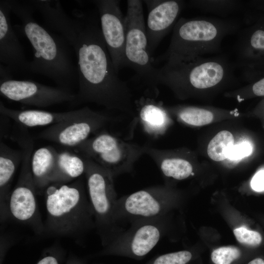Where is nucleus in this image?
Wrapping results in <instances>:
<instances>
[{
    "label": "nucleus",
    "mask_w": 264,
    "mask_h": 264,
    "mask_svg": "<svg viewBox=\"0 0 264 264\" xmlns=\"http://www.w3.org/2000/svg\"><path fill=\"white\" fill-rule=\"evenodd\" d=\"M134 105L138 116L135 118H138L147 132L155 136L164 132L168 117L162 104L154 99L142 97L134 101Z\"/></svg>",
    "instance_id": "nucleus-20"
},
{
    "label": "nucleus",
    "mask_w": 264,
    "mask_h": 264,
    "mask_svg": "<svg viewBox=\"0 0 264 264\" xmlns=\"http://www.w3.org/2000/svg\"><path fill=\"white\" fill-rule=\"evenodd\" d=\"M143 1H127L125 54L127 66L133 69L148 88L157 89L158 68L153 64L148 49V40Z\"/></svg>",
    "instance_id": "nucleus-9"
},
{
    "label": "nucleus",
    "mask_w": 264,
    "mask_h": 264,
    "mask_svg": "<svg viewBox=\"0 0 264 264\" xmlns=\"http://www.w3.org/2000/svg\"><path fill=\"white\" fill-rule=\"evenodd\" d=\"M109 171L114 177L131 173L145 154V146L125 140L104 130L74 148Z\"/></svg>",
    "instance_id": "nucleus-7"
},
{
    "label": "nucleus",
    "mask_w": 264,
    "mask_h": 264,
    "mask_svg": "<svg viewBox=\"0 0 264 264\" xmlns=\"http://www.w3.org/2000/svg\"><path fill=\"white\" fill-rule=\"evenodd\" d=\"M118 119L87 107L83 114L49 126L39 133L37 138L74 148Z\"/></svg>",
    "instance_id": "nucleus-12"
},
{
    "label": "nucleus",
    "mask_w": 264,
    "mask_h": 264,
    "mask_svg": "<svg viewBox=\"0 0 264 264\" xmlns=\"http://www.w3.org/2000/svg\"><path fill=\"white\" fill-rule=\"evenodd\" d=\"M9 0L0 1V61L11 73L28 72V61L12 28Z\"/></svg>",
    "instance_id": "nucleus-16"
},
{
    "label": "nucleus",
    "mask_w": 264,
    "mask_h": 264,
    "mask_svg": "<svg viewBox=\"0 0 264 264\" xmlns=\"http://www.w3.org/2000/svg\"><path fill=\"white\" fill-rule=\"evenodd\" d=\"M238 20L219 17H181L175 24L169 45L160 61L174 64L188 62L219 53L221 43L240 30Z\"/></svg>",
    "instance_id": "nucleus-3"
},
{
    "label": "nucleus",
    "mask_w": 264,
    "mask_h": 264,
    "mask_svg": "<svg viewBox=\"0 0 264 264\" xmlns=\"http://www.w3.org/2000/svg\"><path fill=\"white\" fill-rule=\"evenodd\" d=\"M92 2L97 8L102 33L114 67L118 73L120 69L127 66L125 17L120 8V1L95 0Z\"/></svg>",
    "instance_id": "nucleus-14"
},
{
    "label": "nucleus",
    "mask_w": 264,
    "mask_h": 264,
    "mask_svg": "<svg viewBox=\"0 0 264 264\" xmlns=\"http://www.w3.org/2000/svg\"><path fill=\"white\" fill-rule=\"evenodd\" d=\"M148 15L146 34L148 52L152 57L162 39L173 29L183 10L185 1L181 0H148Z\"/></svg>",
    "instance_id": "nucleus-15"
},
{
    "label": "nucleus",
    "mask_w": 264,
    "mask_h": 264,
    "mask_svg": "<svg viewBox=\"0 0 264 264\" xmlns=\"http://www.w3.org/2000/svg\"><path fill=\"white\" fill-rule=\"evenodd\" d=\"M188 3L193 8L222 18L242 12L243 8L242 1L238 0H194Z\"/></svg>",
    "instance_id": "nucleus-23"
},
{
    "label": "nucleus",
    "mask_w": 264,
    "mask_h": 264,
    "mask_svg": "<svg viewBox=\"0 0 264 264\" xmlns=\"http://www.w3.org/2000/svg\"><path fill=\"white\" fill-rule=\"evenodd\" d=\"M15 139L22 148L23 157L18 181L8 200L9 216L29 225L37 234H43L45 233L44 225L38 205L37 189L31 169L33 140L25 132Z\"/></svg>",
    "instance_id": "nucleus-8"
},
{
    "label": "nucleus",
    "mask_w": 264,
    "mask_h": 264,
    "mask_svg": "<svg viewBox=\"0 0 264 264\" xmlns=\"http://www.w3.org/2000/svg\"><path fill=\"white\" fill-rule=\"evenodd\" d=\"M45 233L75 236L95 228L94 214L83 181L53 183L44 190Z\"/></svg>",
    "instance_id": "nucleus-4"
},
{
    "label": "nucleus",
    "mask_w": 264,
    "mask_h": 264,
    "mask_svg": "<svg viewBox=\"0 0 264 264\" xmlns=\"http://www.w3.org/2000/svg\"><path fill=\"white\" fill-rule=\"evenodd\" d=\"M249 93L255 96H264V77L253 84L249 88Z\"/></svg>",
    "instance_id": "nucleus-31"
},
{
    "label": "nucleus",
    "mask_w": 264,
    "mask_h": 264,
    "mask_svg": "<svg viewBox=\"0 0 264 264\" xmlns=\"http://www.w3.org/2000/svg\"><path fill=\"white\" fill-rule=\"evenodd\" d=\"M252 152L251 145L248 142H243L233 146L227 158L231 160H238L249 155Z\"/></svg>",
    "instance_id": "nucleus-29"
},
{
    "label": "nucleus",
    "mask_w": 264,
    "mask_h": 264,
    "mask_svg": "<svg viewBox=\"0 0 264 264\" xmlns=\"http://www.w3.org/2000/svg\"><path fill=\"white\" fill-rule=\"evenodd\" d=\"M172 204V194L167 186L147 187L118 198L115 219L121 225L123 222L164 216Z\"/></svg>",
    "instance_id": "nucleus-11"
},
{
    "label": "nucleus",
    "mask_w": 264,
    "mask_h": 264,
    "mask_svg": "<svg viewBox=\"0 0 264 264\" xmlns=\"http://www.w3.org/2000/svg\"><path fill=\"white\" fill-rule=\"evenodd\" d=\"M236 69L235 64L222 55L164 63L158 68L157 84L168 87L179 98L184 99L234 82Z\"/></svg>",
    "instance_id": "nucleus-5"
},
{
    "label": "nucleus",
    "mask_w": 264,
    "mask_h": 264,
    "mask_svg": "<svg viewBox=\"0 0 264 264\" xmlns=\"http://www.w3.org/2000/svg\"><path fill=\"white\" fill-rule=\"evenodd\" d=\"M144 146L145 154L154 161L164 176L183 180L194 175L193 165L187 159L173 156L164 150Z\"/></svg>",
    "instance_id": "nucleus-19"
},
{
    "label": "nucleus",
    "mask_w": 264,
    "mask_h": 264,
    "mask_svg": "<svg viewBox=\"0 0 264 264\" xmlns=\"http://www.w3.org/2000/svg\"><path fill=\"white\" fill-rule=\"evenodd\" d=\"M250 185L256 192L264 191V168L258 171L252 177Z\"/></svg>",
    "instance_id": "nucleus-30"
},
{
    "label": "nucleus",
    "mask_w": 264,
    "mask_h": 264,
    "mask_svg": "<svg viewBox=\"0 0 264 264\" xmlns=\"http://www.w3.org/2000/svg\"><path fill=\"white\" fill-rule=\"evenodd\" d=\"M58 154L59 152L52 146L43 147L33 152L31 169L37 190H44L49 184V177Z\"/></svg>",
    "instance_id": "nucleus-21"
},
{
    "label": "nucleus",
    "mask_w": 264,
    "mask_h": 264,
    "mask_svg": "<svg viewBox=\"0 0 264 264\" xmlns=\"http://www.w3.org/2000/svg\"><path fill=\"white\" fill-rule=\"evenodd\" d=\"M233 145L232 134L227 131H220L210 141L207 150L208 155L216 161L224 160L228 157Z\"/></svg>",
    "instance_id": "nucleus-25"
},
{
    "label": "nucleus",
    "mask_w": 264,
    "mask_h": 264,
    "mask_svg": "<svg viewBox=\"0 0 264 264\" xmlns=\"http://www.w3.org/2000/svg\"><path fill=\"white\" fill-rule=\"evenodd\" d=\"M248 264H264V260L261 258H256L250 261Z\"/></svg>",
    "instance_id": "nucleus-33"
},
{
    "label": "nucleus",
    "mask_w": 264,
    "mask_h": 264,
    "mask_svg": "<svg viewBox=\"0 0 264 264\" xmlns=\"http://www.w3.org/2000/svg\"><path fill=\"white\" fill-rule=\"evenodd\" d=\"M22 150L14 149L1 139L0 141V202L1 219L9 216L8 204L11 183L20 163L22 162Z\"/></svg>",
    "instance_id": "nucleus-18"
},
{
    "label": "nucleus",
    "mask_w": 264,
    "mask_h": 264,
    "mask_svg": "<svg viewBox=\"0 0 264 264\" xmlns=\"http://www.w3.org/2000/svg\"><path fill=\"white\" fill-rule=\"evenodd\" d=\"M241 255L239 249L234 247H221L214 250L211 256L215 264H231Z\"/></svg>",
    "instance_id": "nucleus-27"
},
{
    "label": "nucleus",
    "mask_w": 264,
    "mask_h": 264,
    "mask_svg": "<svg viewBox=\"0 0 264 264\" xmlns=\"http://www.w3.org/2000/svg\"><path fill=\"white\" fill-rule=\"evenodd\" d=\"M192 258L190 251L182 250L161 255L147 264H187Z\"/></svg>",
    "instance_id": "nucleus-26"
},
{
    "label": "nucleus",
    "mask_w": 264,
    "mask_h": 264,
    "mask_svg": "<svg viewBox=\"0 0 264 264\" xmlns=\"http://www.w3.org/2000/svg\"><path fill=\"white\" fill-rule=\"evenodd\" d=\"M0 93L10 100L39 108L64 102L72 103L76 99V94L63 88L12 79L0 81Z\"/></svg>",
    "instance_id": "nucleus-13"
},
{
    "label": "nucleus",
    "mask_w": 264,
    "mask_h": 264,
    "mask_svg": "<svg viewBox=\"0 0 264 264\" xmlns=\"http://www.w3.org/2000/svg\"><path fill=\"white\" fill-rule=\"evenodd\" d=\"M83 157L88 197L94 214L95 228L105 247L125 230L115 219L118 198L114 185V177L92 160Z\"/></svg>",
    "instance_id": "nucleus-6"
},
{
    "label": "nucleus",
    "mask_w": 264,
    "mask_h": 264,
    "mask_svg": "<svg viewBox=\"0 0 264 264\" xmlns=\"http://www.w3.org/2000/svg\"><path fill=\"white\" fill-rule=\"evenodd\" d=\"M84 157L66 151L59 152L57 159L49 177V184L67 183L85 174Z\"/></svg>",
    "instance_id": "nucleus-22"
},
{
    "label": "nucleus",
    "mask_w": 264,
    "mask_h": 264,
    "mask_svg": "<svg viewBox=\"0 0 264 264\" xmlns=\"http://www.w3.org/2000/svg\"><path fill=\"white\" fill-rule=\"evenodd\" d=\"M130 224L128 229L104 247V254L140 259L155 246L166 230L165 215Z\"/></svg>",
    "instance_id": "nucleus-10"
},
{
    "label": "nucleus",
    "mask_w": 264,
    "mask_h": 264,
    "mask_svg": "<svg viewBox=\"0 0 264 264\" xmlns=\"http://www.w3.org/2000/svg\"><path fill=\"white\" fill-rule=\"evenodd\" d=\"M87 107L66 112H51L40 110H17L9 109L0 101L1 115L12 119L26 127L52 125L83 114Z\"/></svg>",
    "instance_id": "nucleus-17"
},
{
    "label": "nucleus",
    "mask_w": 264,
    "mask_h": 264,
    "mask_svg": "<svg viewBox=\"0 0 264 264\" xmlns=\"http://www.w3.org/2000/svg\"><path fill=\"white\" fill-rule=\"evenodd\" d=\"M234 234L238 241L244 244L258 245L261 243L262 241V236L259 233L248 230L243 227L234 229Z\"/></svg>",
    "instance_id": "nucleus-28"
},
{
    "label": "nucleus",
    "mask_w": 264,
    "mask_h": 264,
    "mask_svg": "<svg viewBox=\"0 0 264 264\" xmlns=\"http://www.w3.org/2000/svg\"><path fill=\"white\" fill-rule=\"evenodd\" d=\"M37 264H59V263L55 257L48 255L41 259Z\"/></svg>",
    "instance_id": "nucleus-32"
},
{
    "label": "nucleus",
    "mask_w": 264,
    "mask_h": 264,
    "mask_svg": "<svg viewBox=\"0 0 264 264\" xmlns=\"http://www.w3.org/2000/svg\"><path fill=\"white\" fill-rule=\"evenodd\" d=\"M9 2L11 12L22 22L23 34L33 50V58L29 62L28 72L46 77L58 87L70 90L78 75L66 41L35 20L34 9L29 2Z\"/></svg>",
    "instance_id": "nucleus-2"
},
{
    "label": "nucleus",
    "mask_w": 264,
    "mask_h": 264,
    "mask_svg": "<svg viewBox=\"0 0 264 264\" xmlns=\"http://www.w3.org/2000/svg\"><path fill=\"white\" fill-rule=\"evenodd\" d=\"M46 24L60 33L77 57L78 91L71 104L92 103L135 117L134 101L115 69L97 19L80 10L68 16L59 0L38 7Z\"/></svg>",
    "instance_id": "nucleus-1"
},
{
    "label": "nucleus",
    "mask_w": 264,
    "mask_h": 264,
    "mask_svg": "<svg viewBox=\"0 0 264 264\" xmlns=\"http://www.w3.org/2000/svg\"><path fill=\"white\" fill-rule=\"evenodd\" d=\"M167 111L175 113L184 123L195 126H201L210 123L213 118V112L206 109L194 106H181L166 108Z\"/></svg>",
    "instance_id": "nucleus-24"
}]
</instances>
